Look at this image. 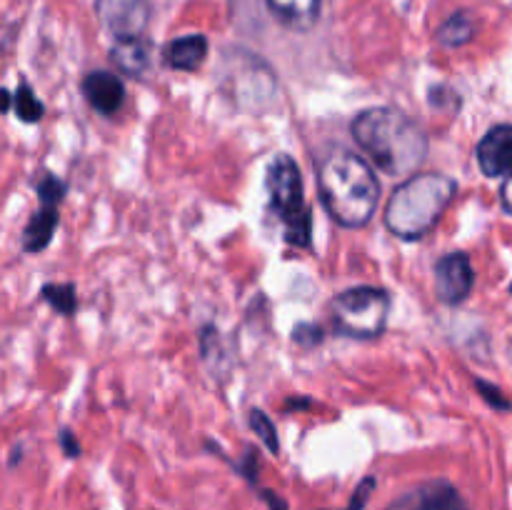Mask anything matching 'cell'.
Listing matches in <instances>:
<instances>
[{
	"mask_svg": "<svg viewBox=\"0 0 512 510\" xmlns=\"http://www.w3.org/2000/svg\"><path fill=\"white\" fill-rule=\"evenodd\" d=\"M13 110L15 115H18V120H23V123H38V120L45 115V105L40 103L38 95L33 93V88H30L25 80L15 88Z\"/></svg>",
	"mask_w": 512,
	"mask_h": 510,
	"instance_id": "cell-17",
	"label": "cell"
},
{
	"mask_svg": "<svg viewBox=\"0 0 512 510\" xmlns=\"http://www.w3.org/2000/svg\"><path fill=\"white\" fill-rule=\"evenodd\" d=\"M293 340L298 345H303V348H313V345H318L320 340H323V330H320V325L300 323V325H295Z\"/></svg>",
	"mask_w": 512,
	"mask_h": 510,
	"instance_id": "cell-22",
	"label": "cell"
},
{
	"mask_svg": "<svg viewBox=\"0 0 512 510\" xmlns=\"http://www.w3.org/2000/svg\"><path fill=\"white\" fill-rule=\"evenodd\" d=\"M110 58L118 65L120 73L140 78L150 65V43L145 38L118 40L110 50Z\"/></svg>",
	"mask_w": 512,
	"mask_h": 510,
	"instance_id": "cell-15",
	"label": "cell"
},
{
	"mask_svg": "<svg viewBox=\"0 0 512 510\" xmlns=\"http://www.w3.org/2000/svg\"><path fill=\"white\" fill-rule=\"evenodd\" d=\"M235 468L240 470V473L248 478V483H258V453H255L253 448H248V453H245L243 463H238Z\"/></svg>",
	"mask_w": 512,
	"mask_h": 510,
	"instance_id": "cell-25",
	"label": "cell"
},
{
	"mask_svg": "<svg viewBox=\"0 0 512 510\" xmlns=\"http://www.w3.org/2000/svg\"><path fill=\"white\" fill-rule=\"evenodd\" d=\"M220 85L245 110H263L273 103L278 80L265 60L243 48H230L223 55Z\"/></svg>",
	"mask_w": 512,
	"mask_h": 510,
	"instance_id": "cell-5",
	"label": "cell"
},
{
	"mask_svg": "<svg viewBox=\"0 0 512 510\" xmlns=\"http://www.w3.org/2000/svg\"><path fill=\"white\" fill-rule=\"evenodd\" d=\"M55 228H58V205H43L35 210L33 218L28 220L23 230V250L25 253L35 255L45 250L53 240Z\"/></svg>",
	"mask_w": 512,
	"mask_h": 510,
	"instance_id": "cell-14",
	"label": "cell"
},
{
	"mask_svg": "<svg viewBox=\"0 0 512 510\" xmlns=\"http://www.w3.org/2000/svg\"><path fill=\"white\" fill-rule=\"evenodd\" d=\"M475 385H478V390H480V393H483V398L488 400V403L493 405V408H498V410H510L512 408V403H510L508 398H505L503 390H500V388H495V385L485 383V380H475Z\"/></svg>",
	"mask_w": 512,
	"mask_h": 510,
	"instance_id": "cell-24",
	"label": "cell"
},
{
	"mask_svg": "<svg viewBox=\"0 0 512 510\" xmlns=\"http://www.w3.org/2000/svg\"><path fill=\"white\" fill-rule=\"evenodd\" d=\"M458 183L448 175H410L395 188L385 205V228L403 240H418L435 228L440 215L455 198Z\"/></svg>",
	"mask_w": 512,
	"mask_h": 510,
	"instance_id": "cell-3",
	"label": "cell"
},
{
	"mask_svg": "<svg viewBox=\"0 0 512 510\" xmlns=\"http://www.w3.org/2000/svg\"><path fill=\"white\" fill-rule=\"evenodd\" d=\"M83 93L85 100L103 115H115L125 103L123 80L110 70H95L85 75Z\"/></svg>",
	"mask_w": 512,
	"mask_h": 510,
	"instance_id": "cell-11",
	"label": "cell"
},
{
	"mask_svg": "<svg viewBox=\"0 0 512 510\" xmlns=\"http://www.w3.org/2000/svg\"><path fill=\"white\" fill-rule=\"evenodd\" d=\"M270 8V13L290 30H298V33H308L310 28H315L320 18V3L323 0H265Z\"/></svg>",
	"mask_w": 512,
	"mask_h": 510,
	"instance_id": "cell-13",
	"label": "cell"
},
{
	"mask_svg": "<svg viewBox=\"0 0 512 510\" xmlns=\"http://www.w3.org/2000/svg\"><path fill=\"white\" fill-rule=\"evenodd\" d=\"M95 15L115 40L143 38L153 5L150 0H95Z\"/></svg>",
	"mask_w": 512,
	"mask_h": 510,
	"instance_id": "cell-7",
	"label": "cell"
},
{
	"mask_svg": "<svg viewBox=\"0 0 512 510\" xmlns=\"http://www.w3.org/2000/svg\"><path fill=\"white\" fill-rule=\"evenodd\" d=\"M510 293H512V285H510Z\"/></svg>",
	"mask_w": 512,
	"mask_h": 510,
	"instance_id": "cell-30",
	"label": "cell"
},
{
	"mask_svg": "<svg viewBox=\"0 0 512 510\" xmlns=\"http://www.w3.org/2000/svg\"><path fill=\"white\" fill-rule=\"evenodd\" d=\"M270 195V208L283 218L285 240L295 248H310L313 240V215L305 205L303 175L290 155H275L265 178Z\"/></svg>",
	"mask_w": 512,
	"mask_h": 510,
	"instance_id": "cell-4",
	"label": "cell"
},
{
	"mask_svg": "<svg viewBox=\"0 0 512 510\" xmlns=\"http://www.w3.org/2000/svg\"><path fill=\"white\" fill-rule=\"evenodd\" d=\"M205 58H208V38L200 33L170 40L163 50V63L183 73H195L205 63Z\"/></svg>",
	"mask_w": 512,
	"mask_h": 510,
	"instance_id": "cell-12",
	"label": "cell"
},
{
	"mask_svg": "<svg viewBox=\"0 0 512 510\" xmlns=\"http://www.w3.org/2000/svg\"><path fill=\"white\" fill-rule=\"evenodd\" d=\"M475 38V20L473 15L460 10L453 13L438 30V43L445 48H460V45L470 43Z\"/></svg>",
	"mask_w": 512,
	"mask_h": 510,
	"instance_id": "cell-16",
	"label": "cell"
},
{
	"mask_svg": "<svg viewBox=\"0 0 512 510\" xmlns=\"http://www.w3.org/2000/svg\"><path fill=\"white\" fill-rule=\"evenodd\" d=\"M320 203L343 228H363L375 215L380 183L370 165L348 148H330L318 160Z\"/></svg>",
	"mask_w": 512,
	"mask_h": 510,
	"instance_id": "cell-2",
	"label": "cell"
},
{
	"mask_svg": "<svg viewBox=\"0 0 512 510\" xmlns=\"http://www.w3.org/2000/svg\"><path fill=\"white\" fill-rule=\"evenodd\" d=\"M250 428L255 430V435H258V438L263 440L265 448H268L270 453H275V455L280 453L278 430H275L273 420H270L268 415L263 413V410H250Z\"/></svg>",
	"mask_w": 512,
	"mask_h": 510,
	"instance_id": "cell-19",
	"label": "cell"
},
{
	"mask_svg": "<svg viewBox=\"0 0 512 510\" xmlns=\"http://www.w3.org/2000/svg\"><path fill=\"white\" fill-rule=\"evenodd\" d=\"M478 165L488 178L512 175V125H495L478 143Z\"/></svg>",
	"mask_w": 512,
	"mask_h": 510,
	"instance_id": "cell-10",
	"label": "cell"
},
{
	"mask_svg": "<svg viewBox=\"0 0 512 510\" xmlns=\"http://www.w3.org/2000/svg\"><path fill=\"white\" fill-rule=\"evenodd\" d=\"M13 108V93L8 88H0V113H8Z\"/></svg>",
	"mask_w": 512,
	"mask_h": 510,
	"instance_id": "cell-29",
	"label": "cell"
},
{
	"mask_svg": "<svg viewBox=\"0 0 512 510\" xmlns=\"http://www.w3.org/2000/svg\"><path fill=\"white\" fill-rule=\"evenodd\" d=\"M260 495H263V500L268 503L270 510H288V503H285L278 493H273V490H260Z\"/></svg>",
	"mask_w": 512,
	"mask_h": 510,
	"instance_id": "cell-27",
	"label": "cell"
},
{
	"mask_svg": "<svg viewBox=\"0 0 512 510\" xmlns=\"http://www.w3.org/2000/svg\"><path fill=\"white\" fill-rule=\"evenodd\" d=\"M40 298L60 315H73L78 308L75 300V285L73 283H48L40 290Z\"/></svg>",
	"mask_w": 512,
	"mask_h": 510,
	"instance_id": "cell-18",
	"label": "cell"
},
{
	"mask_svg": "<svg viewBox=\"0 0 512 510\" xmlns=\"http://www.w3.org/2000/svg\"><path fill=\"white\" fill-rule=\"evenodd\" d=\"M475 270L465 253H448L435 263V295L440 303L458 305L473 293Z\"/></svg>",
	"mask_w": 512,
	"mask_h": 510,
	"instance_id": "cell-8",
	"label": "cell"
},
{
	"mask_svg": "<svg viewBox=\"0 0 512 510\" xmlns=\"http://www.w3.org/2000/svg\"><path fill=\"white\" fill-rule=\"evenodd\" d=\"M390 295L375 285L343 290L333 300V325L340 335L355 340H373L388 325Z\"/></svg>",
	"mask_w": 512,
	"mask_h": 510,
	"instance_id": "cell-6",
	"label": "cell"
},
{
	"mask_svg": "<svg viewBox=\"0 0 512 510\" xmlns=\"http://www.w3.org/2000/svg\"><path fill=\"white\" fill-rule=\"evenodd\" d=\"M200 350H203L205 363L210 365L213 370H218V363L225 358L223 355V343H220V333L215 328H203L200 333Z\"/></svg>",
	"mask_w": 512,
	"mask_h": 510,
	"instance_id": "cell-21",
	"label": "cell"
},
{
	"mask_svg": "<svg viewBox=\"0 0 512 510\" xmlns=\"http://www.w3.org/2000/svg\"><path fill=\"white\" fill-rule=\"evenodd\" d=\"M375 485H378V480H375L373 475H368V478L360 480V485L355 488L353 498H350L348 508H345V510H365V505H368V500H370V495H373Z\"/></svg>",
	"mask_w": 512,
	"mask_h": 510,
	"instance_id": "cell-23",
	"label": "cell"
},
{
	"mask_svg": "<svg viewBox=\"0 0 512 510\" xmlns=\"http://www.w3.org/2000/svg\"><path fill=\"white\" fill-rule=\"evenodd\" d=\"M388 510H473L448 480H430L388 505Z\"/></svg>",
	"mask_w": 512,
	"mask_h": 510,
	"instance_id": "cell-9",
	"label": "cell"
},
{
	"mask_svg": "<svg viewBox=\"0 0 512 510\" xmlns=\"http://www.w3.org/2000/svg\"><path fill=\"white\" fill-rule=\"evenodd\" d=\"M353 138L368 153L375 168L390 178L413 175L428 158V135L418 123L408 118L403 110L368 108L350 125Z\"/></svg>",
	"mask_w": 512,
	"mask_h": 510,
	"instance_id": "cell-1",
	"label": "cell"
},
{
	"mask_svg": "<svg viewBox=\"0 0 512 510\" xmlns=\"http://www.w3.org/2000/svg\"><path fill=\"white\" fill-rule=\"evenodd\" d=\"M60 445H63V453L68 455V458H78V455H80L78 438H75V435L70 433L68 428L60 430Z\"/></svg>",
	"mask_w": 512,
	"mask_h": 510,
	"instance_id": "cell-26",
	"label": "cell"
},
{
	"mask_svg": "<svg viewBox=\"0 0 512 510\" xmlns=\"http://www.w3.org/2000/svg\"><path fill=\"white\" fill-rule=\"evenodd\" d=\"M65 190H68V188H65L63 180H60L58 175H53V173H45L43 178L35 183V193H38L40 203H43V205H60Z\"/></svg>",
	"mask_w": 512,
	"mask_h": 510,
	"instance_id": "cell-20",
	"label": "cell"
},
{
	"mask_svg": "<svg viewBox=\"0 0 512 510\" xmlns=\"http://www.w3.org/2000/svg\"><path fill=\"white\" fill-rule=\"evenodd\" d=\"M500 195H503V208L512 215V175L505 178L503 188H500Z\"/></svg>",
	"mask_w": 512,
	"mask_h": 510,
	"instance_id": "cell-28",
	"label": "cell"
}]
</instances>
